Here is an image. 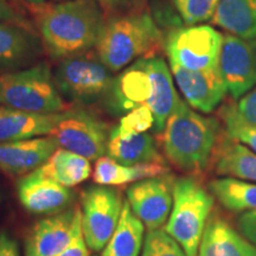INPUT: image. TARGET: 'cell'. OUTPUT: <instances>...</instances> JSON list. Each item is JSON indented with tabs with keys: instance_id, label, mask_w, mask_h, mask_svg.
<instances>
[{
	"instance_id": "5bb4252c",
	"label": "cell",
	"mask_w": 256,
	"mask_h": 256,
	"mask_svg": "<svg viewBox=\"0 0 256 256\" xmlns=\"http://www.w3.org/2000/svg\"><path fill=\"white\" fill-rule=\"evenodd\" d=\"M170 69L188 106L202 113L215 110L228 92L218 68L188 70L170 64Z\"/></svg>"
},
{
	"instance_id": "5b68a950",
	"label": "cell",
	"mask_w": 256,
	"mask_h": 256,
	"mask_svg": "<svg viewBox=\"0 0 256 256\" xmlns=\"http://www.w3.org/2000/svg\"><path fill=\"white\" fill-rule=\"evenodd\" d=\"M0 104L36 114L63 113L72 107L57 90L52 70L44 60L0 74Z\"/></svg>"
},
{
	"instance_id": "6da1fadb",
	"label": "cell",
	"mask_w": 256,
	"mask_h": 256,
	"mask_svg": "<svg viewBox=\"0 0 256 256\" xmlns=\"http://www.w3.org/2000/svg\"><path fill=\"white\" fill-rule=\"evenodd\" d=\"M32 10L46 52L56 60L95 49L106 23L96 0L46 2Z\"/></svg>"
},
{
	"instance_id": "2e32d148",
	"label": "cell",
	"mask_w": 256,
	"mask_h": 256,
	"mask_svg": "<svg viewBox=\"0 0 256 256\" xmlns=\"http://www.w3.org/2000/svg\"><path fill=\"white\" fill-rule=\"evenodd\" d=\"M58 142L51 136L0 144V171L8 177L22 178L34 172L50 158Z\"/></svg>"
},
{
	"instance_id": "f35d334b",
	"label": "cell",
	"mask_w": 256,
	"mask_h": 256,
	"mask_svg": "<svg viewBox=\"0 0 256 256\" xmlns=\"http://www.w3.org/2000/svg\"><path fill=\"white\" fill-rule=\"evenodd\" d=\"M26 2V5L30 8L31 10L34 8H38V6H42L43 4H46V0H24Z\"/></svg>"
},
{
	"instance_id": "f546056e",
	"label": "cell",
	"mask_w": 256,
	"mask_h": 256,
	"mask_svg": "<svg viewBox=\"0 0 256 256\" xmlns=\"http://www.w3.org/2000/svg\"><path fill=\"white\" fill-rule=\"evenodd\" d=\"M142 256H188L182 246L165 229L148 230L144 238Z\"/></svg>"
},
{
	"instance_id": "484cf974",
	"label": "cell",
	"mask_w": 256,
	"mask_h": 256,
	"mask_svg": "<svg viewBox=\"0 0 256 256\" xmlns=\"http://www.w3.org/2000/svg\"><path fill=\"white\" fill-rule=\"evenodd\" d=\"M212 23L242 38H256V0H222Z\"/></svg>"
},
{
	"instance_id": "e575fe53",
	"label": "cell",
	"mask_w": 256,
	"mask_h": 256,
	"mask_svg": "<svg viewBox=\"0 0 256 256\" xmlns=\"http://www.w3.org/2000/svg\"><path fill=\"white\" fill-rule=\"evenodd\" d=\"M55 256H90V249L88 248L87 243L84 241L82 232V220L76 228L75 236L72 241L66 249L60 252Z\"/></svg>"
},
{
	"instance_id": "7c38bea8",
	"label": "cell",
	"mask_w": 256,
	"mask_h": 256,
	"mask_svg": "<svg viewBox=\"0 0 256 256\" xmlns=\"http://www.w3.org/2000/svg\"><path fill=\"white\" fill-rule=\"evenodd\" d=\"M81 220V209L68 208L55 215L37 220L25 238V256H55L58 254L72 241Z\"/></svg>"
},
{
	"instance_id": "4fadbf2b",
	"label": "cell",
	"mask_w": 256,
	"mask_h": 256,
	"mask_svg": "<svg viewBox=\"0 0 256 256\" xmlns=\"http://www.w3.org/2000/svg\"><path fill=\"white\" fill-rule=\"evenodd\" d=\"M152 90V80L144 57L114 76L102 102L110 113L124 115L139 106L146 104Z\"/></svg>"
},
{
	"instance_id": "d6986e66",
	"label": "cell",
	"mask_w": 256,
	"mask_h": 256,
	"mask_svg": "<svg viewBox=\"0 0 256 256\" xmlns=\"http://www.w3.org/2000/svg\"><path fill=\"white\" fill-rule=\"evenodd\" d=\"M63 113H28L0 104V144L49 136Z\"/></svg>"
},
{
	"instance_id": "d4e9b609",
	"label": "cell",
	"mask_w": 256,
	"mask_h": 256,
	"mask_svg": "<svg viewBox=\"0 0 256 256\" xmlns=\"http://www.w3.org/2000/svg\"><path fill=\"white\" fill-rule=\"evenodd\" d=\"M145 226L124 200L122 214L116 229L102 250L101 256H139L144 246Z\"/></svg>"
},
{
	"instance_id": "8fae6325",
	"label": "cell",
	"mask_w": 256,
	"mask_h": 256,
	"mask_svg": "<svg viewBox=\"0 0 256 256\" xmlns=\"http://www.w3.org/2000/svg\"><path fill=\"white\" fill-rule=\"evenodd\" d=\"M174 178L168 174L142 179L127 188L130 209L147 230L162 229L168 222L174 204Z\"/></svg>"
},
{
	"instance_id": "d6a6232c",
	"label": "cell",
	"mask_w": 256,
	"mask_h": 256,
	"mask_svg": "<svg viewBox=\"0 0 256 256\" xmlns=\"http://www.w3.org/2000/svg\"><path fill=\"white\" fill-rule=\"evenodd\" d=\"M0 23L20 25L32 30H37L28 16L19 11L8 0H0Z\"/></svg>"
},
{
	"instance_id": "836d02e7",
	"label": "cell",
	"mask_w": 256,
	"mask_h": 256,
	"mask_svg": "<svg viewBox=\"0 0 256 256\" xmlns=\"http://www.w3.org/2000/svg\"><path fill=\"white\" fill-rule=\"evenodd\" d=\"M236 110L246 122L256 124V87L240 98Z\"/></svg>"
},
{
	"instance_id": "d590c367",
	"label": "cell",
	"mask_w": 256,
	"mask_h": 256,
	"mask_svg": "<svg viewBox=\"0 0 256 256\" xmlns=\"http://www.w3.org/2000/svg\"><path fill=\"white\" fill-rule=\"evenodd\" d=\"M238 223L242 235L256 247V211L242 214Z\"/></svg>"
},
{
	"instance_id": "4dcf8cb0",
	"label": "cell",
	"mask_w": 256,
	"mask_h": 256,
	"mask_svg": "<svg viewBox=\"0 0 256 256\" xmlns=\"http://www.w3.org/2000/svg\"><path fill=\"white\" fill-rule=\"evenodd\" d=\"M153 126V113L146 104H142L124 114L120 119V124L110 130V136H126L136 133H145Z\"/></svg>"
},
{
	"instance_id": "4316f807",
	"label": "cell",
	"mask_w": 256,
	"mask_h": 256,
	"mask_svg": "<svg viewBox=\"0 0 256 256\" xmlns=\"http://www.w3.org/2000/svg\"><path fill=\"white\" fill-rule=\"evenodd\" d=\"M209 191L220 206L235 214L256 211V183L232 177L216 178L209 183Z\"/></svg>"
},
{
	"instance_id": "3957f363",
	"label": "cell",
	"mask_w": 256,
	"mask_h": 256,
	"mask_svg": "<svg viewBox=\"0 0 256 256\" xmlns=\"http://www.w3.org/2000/svg\"><path fill=\"white\" fill-rule=\"evenodd\" d=\"M162 32L147 10L106 18L95 52L110 72H120L136 60L154 55Z\"/></svg>"
},
{
	"instance_id": "277c9868",
	"label": "cell",
	"mask_w": 256,
	"mask_h": 256,
	"mask_svg": "<svg viewBox=\"0 0 256 256\" xmlns=\"http://www.w3.org/2000/svg\"><path fill=\"white\" fill-rule=\"evenodd\" d=\"M214 203L215 197L197 177L174 178V204L165 232L182 246L188 256H197Z\"/></svg>"
},
{
	"instance_id": "74e56055",
	"label": "cell",
	"mask_w": 256,
	"mask_h": 256,
	"mask_svg": "<svg viewBox=\"0 0 256 256\" xmlns=\"http://www.w3.org/2000/svg\"><path fill=\"white\" fill-rule=\"evenodd\" d=\"M8 2H11L12 4H14L16 8L19 10V11L23 12V14H26L28 6L26 5V2H25L24 0H8Z\"/></svg>"
},
{
	"instance_id": "1f68e13d",
	"label": "cell",
	"mask_w": 256,
	"mask_h": 256,
	"mask_svg": "<svg viewBox=\"0 0 256 256\" xmlns=\"http://www.w3.org/2000/svg\"><path fill=\"white\" fill-rule=\"evenodd\" d=\"M106 18L126 14L145 8L146 0H96Z\"/></svg>"
},
{
	"instance_id": "ac0fdd59",
	"label": "cell",
	"mask_w": 256,
	"mask_h": 256,
	"mask_svg": "<svg viewBox=\"0 0 256 256\" xmlns=\"http://www.w3.org/2000/svg\"><path fill=\"white\" fill-rule=\"evenodd\" d=\"M147 69L152 80L153 90L146 106L154 116V132L162 133L166 121L180 101L174 84V76L162 57L153 55L145 57Z\"/></svg>"
},
{
	"instance_id": "30bf717a",
	"label": "cell",
	"mask_w": 256,
	"mask_h": 256,
	"mask_svg": "<svg viewBox=\"0 0 256 256\" xmlns=\"http://www.w3.org/2000/svg\"><path fill=\"white\" fill-rule=\"evenodd\" d=\"M218 70L234 100L256 86V38L223 34Z\"/></svg>"
},
{
	"instance_id": "44dd1931",
	"label": "cell",
	"mask_w": 256,
	"mask_h": 256,
	"mask_svg": "<svg viewBox=\"0 0 256 256\" xmlns=\"http://www.w3.org/2000/svg\"><path fill=\"white\" fill-rule=\"evenodd\" d=\"M198 256H256V247L226 220L214 215L202 236Z\"/></svg>"
},
{
	"instance_id": "7a4b0ae2",
	"label": "cell",
	"mask_w": 256,
	"mask_h": 256,
	"mask_svg": "<svg viewBox=\"0 0 256 256\" xmlns=\"http://www.w3.org/2000/svg\"><path fill=\"white\" fill-rule=\"evenodd\" d=\"M160 134L170 164L186 176L198 177L211 168L222 128L215 118L196 113L180 100Z\"/></svg>"
},
{
	"instance_id": "8d00e7d4",
	"label": "cell",
	"mask_w": 256,
	"mask_h": 256,
	"mask_svg": "<svg viewBox=\"0 0 256 256\" xmlns=\"http://www.w3.org/2000/svg\"><path fill=\"white\" fill-rule=\"evenodd\" d=\"M0 256H20L18 243L8 232H0Z\"/></svg>"
},
{
	"instance_id": "9a60e30c",
	"label": "cell",
	"mask_w": 256,
	"mask_h": 256,
	"mask_svg": "<svg viewBox=\"0 0 256 256\" xmlns=\"http://www.w3.org/2000/svg\"><path fill=\"white\" fill-rule=\"evenodd\" d=\"M46 52L37 30L0 23V74L34 66Z\"/></svg>"
},
{
	"instance_id": "8992f818",
	"label": "cell",
	"mask_w": 256,
	"mask_h": 256,
	"mask_svg": "<svg viewBox=\"0 0 256 256\" xmlns=\"http://www.w3.org/2000/svg\"><path fill=\"white\" fill-rule=\"evenodd\" d=\"M95 50L58 60L52 72L57 90L66 102L90 104L102 100L114 76Z\"/></svg>"
},
{
	"instance_id": "ab89813d",
	"label": "cell",
	"mask_w": 256,
	"mask_h": 256,
	"mask_svg": "<svg viewBox=\"0 0 256 256\" xmlns=\"http://www.w3.org/2000/svg\"><path fill=\"white\" fill-rule=\"evenodd\" d=\"M66 2V0H51V2Z\"/></svg>"
},
{
	"instance_id": "e0dca14e",
	"label": "cell",
	"mask_w": 256,
	"mask_h": 256,
	"mask_svg": "<svg viewBox=\"0 0 256 256\" xmlns=\"http://www.w3.org/2000/svg\"><path fill=\"white\" fill-rule=\"evenodd\" d=\"M17 194L28 212L34 215H55L68 209L74 202L70 188L57 184L32 172L18 178Z\"/></svg>"
},
{
	"instance_id": "ba28073f",
	"label": "cell",
	"mask_w": 256,
	"mask_h": 256,
	"mask_svg": "<svg viewBox=\"0 0 256 256\" xmlns=\"http://www.w3.org/2000/svg\"><path fill=\"white\" fill-rule=\"evenodd\" d=\"M223 34L210 25H188L174 28L165 40L170 64L188 70L218 68Z\"/></svg>"
},
{
	"instance_id": "83f0119b",
	"label": "cell",
	"mask_w": 256,
	"mask_h": 256,
	"mask_svg": "<svg viewBox=\"0 0 256 256\" xmlns=\"http://www.w3.org/2000/svg\"><path fill=\"white\" fill-rule=\"evenodd\" d=\"M218 115L224 124V132L256 152V124L246 122L238 115L236 106L232 104H224Z\"/></svg>"
},
{
	"instance_id": "cb8c5ba5",
	"label": "cell",
	"mask_w": 256,
	"mask_h": 256,
	"mask_svg": "<svg viewBox=\"0 0 256 256\" xmlns=\"http://www.w3.org/2000/svg\"><path fill=\"white\" fill-rule=\"evenodd\" d=\"M34 174L66 188H74L90 177V160L60 147Z\"/></svg>"
},
{
	"instance_id": "f1b7e54d",
	"label": "cell",
	"mask_w": 256,
	"mask_h": 256,
	"mask_svg": "<svg viewBox=\"0 0 256 256\" xmlns=\"http://www.w3.org/2000/svg\"><path fill=\"white\" fill-rule=\"evenodd\" d=\"M222 0H172L185 25H198L211 20Z\"/></svg>"
},
{
	"instance_id": "9c48e42d",
	"label": "cell",
	"mask_w": 256,
	"mask_h": 256,
	"mask_svg": "<svg viewBox=\"0 0 256 256\" xmlns=\"http://www.w3.org/2000/svg\"><path fill=\"white\" fill-rule=\"evenodd\" d=\"M122 194L114 186L95 185L82 194V232L90 252L104 250L122 214Z\"/></svg>"
},
{
	"instance_id": "603a6c76",
	"label": "cell",
	"mask_w": 256,
	"mask_h": 256,
	"mask_svg": "<svg viewBox=\"0 0 256 256\" xmlns=\"http://www.w3.org/2000/svg\"><path fill=\"white\" fill-rule=\"evenodd\" d=\"M107 156L119 164L126 166L162 162L165 160L160 154L156 142L151 134L136 133L126 136H110Z\"/></svg>"
},
{
	"instance_id": "52a82bcc",
	"label": "cell",
	"mask_w": 256,
	"mask_h": 256,
	"mask_svg": "<svg viewBox=\"0 0 256 256\" xmlns=\"http://www.w3.org/2000/svg\"><path fill=\"white\" fill-rule=\"evenodd\" d=\"M110 130L107 124L90 110L70 107L49 136L55 138L60 148L88 160H98L107 154Z\"/></svg>"
},
{
	"instance_id": "ffe728a7",
	"label": "cell",
	"mask_w": 256,
	"mask_h": 256,
	"mask_svg": "<svg viewBox=\"0 0 256 256\" xmlns=\"http://www.w3.org/2000/svg\"><path fill=\"white\" fill-rule=\"evenodd\" d=\"M211 168L218 176L256 183V152L232 139L224 130L217 144Z\"/></svg>"
},
{
	"instance_id": "7402d4cb",
	"label": "cell",
	"mask_w": 256,
	"mask_h": 256,
	"mask_svg": "<svg viewBox=\"0 0 256 256\" xmlns=\"http://www.w3.org/2000/svg\"><path fill=\"white\" fill-rule=\"evenodd\" d=\"M170 174V168L162 162H150L126 166L119 164L110 156H104L95 160L92 179L96 185L104 186H120V185L136 183L142 179L158 177Z\"/></svg>"
}]
</instances>
